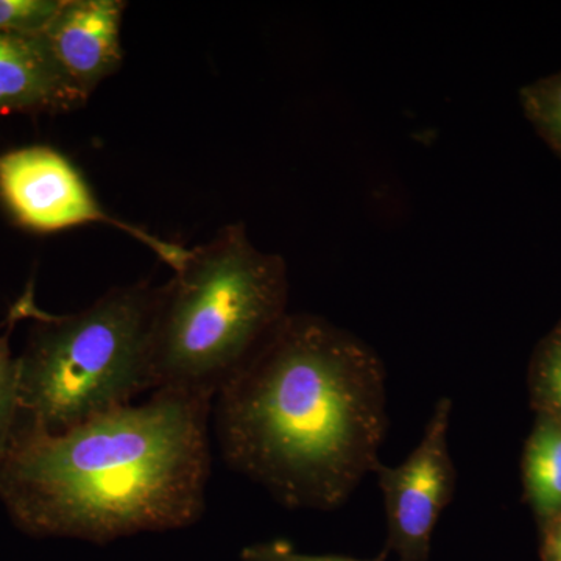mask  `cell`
<instances>
[{
	"instance_id": "7",
	"label": "cell",
	"mask_w": 561,
	"mask_h": 561,
	"mask_svg": "<svg viewBox=\"0 0 561 561\" xmlns=\"http://www.w3.org/2000/svg\"><path fill=\"white\" fill-rule=\"evenodd\" d=\"M125 10L127 2L122 0H62L41 35L58 68L87 101L124 62Z\"/></svg>"
},
{
	"instance_id": "11",
	"label": "cell",
	"mask_w": 561,
	"mask_h": 561,
	"mask_svg": "<svg viewBox=\"0 0 561 561\" xmlns=\"http://www.w3.org/2000/svg\"><path fill=\"white\" fill-rule=\"evenodd\" d=\"M519 101L535 131L561 158V70L526 84Z\"/></svg>"
},
{
	"instance_id": "14",
	"label": "cell",
	"mask_w": 561,
	"mask_h": 561,
	"mask_svg": "<svg viewBox=\"0 0 561 561\" xmlns=\"http://www.w3.org/2000/svg\"><path fill=\"white\" fill-rule=\"evenodd\" d=\"M242 561H386V557L378 559L359 560L346 556H311V553L298 552L289 541L273 540L257 542L243 549Z\"/></svg>"
},
{
	"instance_id": "2",
	"label": "cell",
	"mask_w": 561,
	"mask_h": 561,
	"mask_svg": "<svg viewBox=\"0 0 561 561\" xmlns=\"http://www.w3.org/2000/svg\"><path fill=\"white\" fill-rule=\"evenodd\" d=\"M213 402L157 390L61 434L21 423L0 500L22 529L99 545L190 527L205 511Z\"/></svg>"
},
{
	"instance_id": "15",
	"label": "cell",
	"mask_w": 561,
	"mask_h": 561,
	"mask_svg": "<svg viewBox=\"0 0 561 561\" xmlns=\"http://www.w3.org/2000/svg\"><path fill=\"white\" fill-rule=\"evenodd\" d=\"M541 561H561V513L541 526Z\"/></svg>"
},
{
	"instance_id": "10",
	"label": "cell",
	"mask_w": 561,
	"mask_h": 561,
	"mask_svg": "<svg viewBox=\"0 0 561 561\" xmlns=\"http://www.w3.org/2000/svg\"><path fill=\"white\" fill-rule=\"evenodd\" d=\"M529 391L537 416L561 423V321L531 356Z\"/></svg>"
},
{
	"instance_id": "1",
	"label": "cell",
	"mask_w": 561,
	"mask_h": 561,
	"mask_svg": "<svg viewBox=\"0 0 561 561\" xmlns=\"http://www.w3.org/2000/svg\"><path fill=\"white\" fill-rule=\"evenodd\" d=\"M214 401L221 457L284 507L335 511L381 463L386 367L323 317L289 313Z\"/></svg>"
},
{
	"instance_id": "4",
	"label": "cell",
	"mask_w": 561,
	"mask_h": 561,
	"mask_svg": "<svg viewBox=\"0 0 561 561\" xmlns=\"http://www.w3.org/2000/svg\"><path fill=\"white\" fill-rule=\"evenodd\" d=\"M161 286L114 287L83 311H39L31 291L16 302L35 320L21 357L25 426L61 434L150 390V337Z\"/></svg>"
},
{
	"instance_id": "5",
	"label": "cell",
	"mask_w": 561,
	"mask_h": 561,
	"mask_svg": "<svg viewBox=\"0 0 561 561\" xmlns=\"http://www.w3.org/2000/svg\"><path fill=\"white\" fill-rule=\"evenodd\" d=\"M0 198L13 219L27 230L58 232L106 225L149 247L172 271L190 250L111 216L79 169L50 147H24L0 154Z\"/></svg>"
},
{
	"instance_id": "3",
	"label": "cell",
	"mask_w": 561,
	"mask_h": 561,
	"mask_svg": "<svg viewBox=\"0 0 561 561\" xmlns=\"http://www.w3.org/2000/svg\"><path fill=\"white\" fill-rule=\"evenodd\" d=\"M286 261L230 225L187 250L161 286L151 324V391L216 400L289 316Z\"/></svg>"
},
{
	"instance_id": "9",
	"label": "cell",
	"mask_w": 561,
	"mask_h": 561,
	"mask_svg": "<svg viewBox=\"0 0 561 561\" xmlns=\"http://www.w3.org/2000/svg\"><path fill=\"white\" fill-rule=\"evenodd\" d=\"M524 497L540 526L561 513V423L537 416L523 454Z\"/></svg>"
},
{
	"instance_id": "13",
	"label": "cell",
	"mask_w": 561,
	"mask_h": 561,
	"mask_svg": "<svg viewBox=\"0 0 561 561\" xmlns=\"http://www.w3.org/2000/svg\"><path fill=\"white\" fill-rule=\"evenodd\" d=\"M61 5L62 0H0V33L43 35Z\"/></svg>"
},
{
	"instance_id": "6",
	"label": "cell",
	"mask_w": 561,
	"mask_h": 561,
	"mask_svg": "<svg viewBox=\"0 0 561 561\" xmlns=\"http://www.w3.org/2000/svg\"><path fill=\"white\" fill-rule=\"evenodd\" d=\"M451 413V398H442L411 456L398 467H376L387 516L383 557L394 552L398 561L430 560L435 526L456 491L448 445Z\"/></svg>"
},
{
	"instance_id": "12",
	"label": "cell",
	"mask_w": 561,
	"mask_h": 561,
	"mask_svg": "<svg viewBox=\"0 0 561 561\" xmlns=\"http://www.w3.org/2000/svg\"><path fill=\"white\" fill-rule=\"evenodd\" d=\"M13 323L21 319L16 306L11 309ZM13 323L0 332V457L9 449L14 435L21 426L20 367L18 357L13 356L10 335Z\"/></svg>"
},
{
	"instance_id": "8",
	"label": "cell",
	"mask_w": 561,
	"mask_h": 561,
	"mask_svg": "<svg viewBox=\"0 0 561 561\" xmlns=\"http://www.w3.org/2000/svg\"><path fill=\"white\" fill-rule=\"evenodd\" d=\"M87 102L58 68L43 36L0 33V116L66 113Z\"/></svg>"
}]
</instances>
